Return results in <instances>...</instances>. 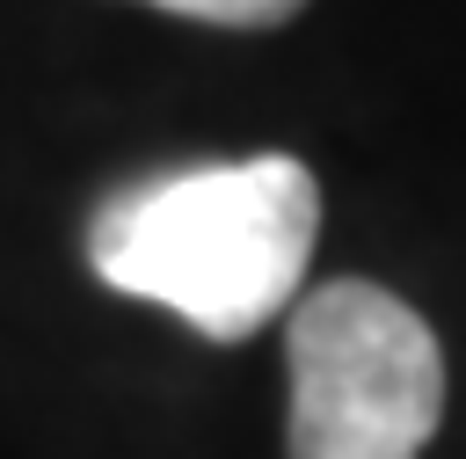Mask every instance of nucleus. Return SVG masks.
<instances>
[{"label": "nucleus", "mask_w": 466, "mask_h": 459, "mask_svg": "<svg viewBox=\"0 0 466 459\" xmlns=\"http://www.w3.org/2000/svg\"><path fill=\"white\" fill-rule=\"evenodd\" d=\"M320 240V182L291 153L197 160L124 182L87 219V262L109 291L182 313L211 342H248L291 313Z\"/></svg>", "instance_id": "1"}, {"label": "nucleus", "mask_w": 466, "mask_h": 459, "mask_svg": "<svg viewBox=\"0 0 466 459\" xmlns=\"http://www.w3.org/2000/svg\"><path fill=\"white\" fill-rule=\"evenodd\" d=\"M291 459H422L444 423V350L386 284L335 277L291 299Z\"/></svg>", "instance_id": "2"}, {"label": "nucleus", "mask_w": 466, "mask_h": 459, "mask_svg": "<svg viewBox=\"0 0 466 459\" xmlns=\"http://www.w3.org/2000/svg\"><path fill=\"white\" fill-rule=\"evenodd\" d=\"M167 15H189V22H218V29H269V22H291L306 0H153Z\"/></svg>", "instance_id": "3"}]
</instances>
